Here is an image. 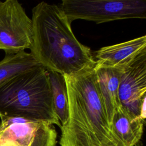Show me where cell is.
Segmentation results:
<instances>
[{"label": "cell", "mask_w": 146, "mask_h": 146, "mask_svg": "<svg viewBox=\"0 0 146 146\" xmlns=\"http://www.w3.org/2000/svg\"><path fill=\"white\" fill-rule=\"evenodd\" d=\"M30 53L46 69L73 75L95 67L91 49L75 37L71 23L56 5L41 2L32 10Z\"/></svg>", "instance_id": "cell-1"}, {"label": "cell", "mask_w": 146, "mask_h": 146, "mask_svg": "<svg viewBox=\"0 0 146 146\" xmlns=\"http://www.w3.org/2000/svg\"><path fill=\"white\" fill-rule=\"evenodd\" d=\"M63 75L69 116L60 128V146H119L98 91L95 67Z\"/></svg>", "instance_id": "cell-2"}, {"label": "cell", "mask_w": 146, "mask_h": 146, "mask_svg": "<svg viewBox=\"0 0 146 146\" xmlns=\"http://www.w3.org/2000/svg\"><path fill=\"white\" fill-rule=\"evenodd\" d=\"M19 117L61 124L55 113L47 70L42 65L0 83V117Z\"/></svg>", "instance_id": "cell-3"}, {"label": "cell", "mask_w": 146, "mask_h": 146, "mask_svg": "<svg viewBox=\"0 0 146 146\" xmlns=\"http://www.w3.org/2000/svg\"><path fill=\"white\" fill-rule=\"evenodd\" d=\"M59 7L71 23L76 19L102 23L146 18V1L144 0H63Z\"/></svg>", "instance_id": "cell-4"}, {"label": "cell", "mask_w": 146, "mask_h": 146, "mask_svg": "<svg viewBox=\"0 0 146 146\" xmlns=\"http://www.w3.org/2000/svg\"><path fill=\"white\" fill-rule=\"evenodd\" d=\"M32 21L17 0L0 1V50L14 54L30 49Z\"/></svg>", "instance_id": "cell-5"}, {"label": "cell", "mask_w": 146, "mask_h": 146, "mask_svg": "<svg viewBox=\"0 0 146 146\" xmlns=\"http://www.w3.org/2000/svg\"><path fill=\"white\" fill-rule=\"evenodd\" d=\"M119 103L130 116L146 118V52L121 72L118 88Z\"/></svg>", "instance_id": "cell-6"}, {"label": "cell", "mask_w": 146, "mask_h": 146, "mask_svg": "<svg viewBox=\"0 0 146 146\" xmlns=\"http://www.w3.org/2000/svg\"><path fill=\"white\" fill-rule=\"evenodd\" d=\"M0 141L19 146H55L57 132L52 124L19 117H6L0 123Z\"/></svg>", "instance_id": "cell-7"}, {"label": "cell", "mask_w": 146, "mask_h": 146, "mask_svg": "<svg viewBox=\"0 0 146 146\" xmlns=\"http://www.w3.org/2000/svg\"><path fill=\"white\" fill-rule=\"evenodd\" d=\"M146 52V35L122 43L104 46L93 54L95 67L124 70L141 54Z\"/></svg>", "instance_id": "cell-8"}, {"label": "cell", "mask_w": 146, "mask_h": 146, "mask_svg": "<svg viewBox=\"0 0 146 146\" xmlns=\"http://www.w3.org/2000/svg\"><path fill=\"white\" fill-rule=\"evenodd\" d=\"M145 120L130 116L118 107L112 118L111 132L119 146H137L143 133Z\"/></svg>", "instance_id": "cell-9"}, {"label": "cell", "mask_w": 146, "mask_h": 146, "mask_svg": "<svg viewBox=\"0 0 146 146\" xmlns=\"http://www.w3.org/2000/svg\"><path fill=\"white\" fill-rule=\"evenodd\" d=\"M123 71L117 68L95 66L98 91L110 123L116 109L120 106L118 88Z\"/></svg>", "instance_id": "cell-10"}, {"label": "cell", "mask_w": 146, "mask_h": 146, "mask_svg": "<svg viewBox=\"0 0 146 146\" xmlns=\"http://www.w3.org/2000/svg\"><path fill=\"white\" fill-rule=\"evenodd\" d=\"M47 71L54 111L62 127L66 124L69 116L68 100L66 80L63 75L49 70H47Z\"/></svg>", "instance_id": "cell-11"}, {"label": "cell", "mask_w": 146, "mask_h": 146, "mask_svg": "<svg viewBox=\"0 0 146 146\" xmlns=\"http://www.w3.org/2000/svg\"><path fill=\"white\" fill-rule=\"evenodd\" d=\"M39 66L41 64L30 52L22 51L14 54H6L0 61V83L15 75Z\"/></svg>", "instance_id": "cell-12"}, {"label": "cell", "mask_w": 146, "mask_h": 146, "mask_svg": "<svg viewBox=\"0 0 146 146\" xmlns=\"http://www.w3.org/2000/svg\"><path fill=\"white\" fill-rule=\"evenodd\" d=\"M0 146H19L15 143L9 141H0Z\"/></svg>", "instance_id": "cell-13"}, {"label": "cell", "mask_w": 146, "mask_h": 146, "mask_svg": "<svg viewBox=\"0 0 146 146\" xmlns=\"http://www.w3.org/2000/svg\"><path fill=\"white\" fill-rule=\"evenodd\" d=\"M0 128H1V124H0Z\"/></svg>", "instance_id": "cell-14"}]
</instances>
